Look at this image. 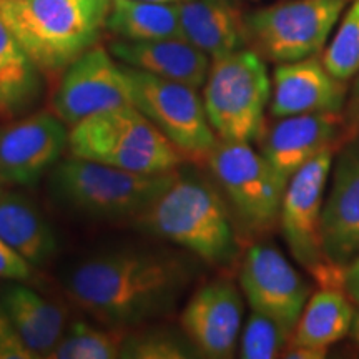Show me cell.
Returning <instances> with one entry per match:
<instances>
[{"instance_id": "29", "label": "cell", "mask_w": 359, "mask_h": 359, "mask_svg": "<svg viewBox=\"0 0 359 359\" xmlns=\"http://www.w3.org/2000/svg\"><path fill=\"white\" fill-rule=\"evenodd\" d=\"M0 303V359H35Z\"/></svg>"}, {"instance_id": "33", "label": "cell", "mask_w": 359, "mask_h": 359, "mask_svg": "<svg viewBox=\"0 0 359 359\" xmlns=\"http://www.w3.org/2000/svg\"><path fill=\"white\" fill-rule=\"evenodd\" d=\"M326 356V349L320 348H308V346H290L286 349L283 358L293 359H321Z\"/></svg>"}, {"instance_id": "34", "label": "cell", "mask_w": 359, "mask_h": 359, "mask_svg": "<svg viewBox=\"0 0 359 359\" xmlns=\"http://www.w3.org/2000/svg\"><path fill=\"white\" fill-rule=\"evenodd\" d=\"M145 2H160V4H177L182 0H145Z\"/></svg>"}, {"instance_id": "31", "label": "cell", "mask_w": 359, "mask_h": 359, "mask_svg": "<svg viewBox=\"0 0 359 359\" xmlns=\"http://www.w3.org/2000/svg\"><path fill=\"white\" fill-rule=\"evenodd\" d=\"M346 125L351 128V133L356 137L359 135V74L358 79L354 80L353 88H351V95H349V102H348V109H346Z\"/></svg>"}, {"instance_id": "26", "label": "cell", "mask_w": 359, "mask_h": 359, "mask_svg": "<svg viewBox=\"0 0 359 359\" xmlns=\"http://www.w3.org/2000/svg\"><path fill=\"white\" fill-rule=\"evenodd\" d=\"M196 349L183 334L168 327H128L120 358L128 359H187Z\"/></svg>"}, {"instance_id": "27", "label": "cell", "mask_w": 359, "mask_h": 359, "mask_svg": "<svg viewBox=\"0 0 359 359\" xmlns=\"http://www.w3.org/2000/svg\"><path fill=\"white\" fill-rule=\"evenodd\" d=\"M323 64L333 77L343 82L359 74V0H354L344 15L323 55Z\"/></svg>"}, {"instance_id": "11", "label": "cell", "mask_w": 359, "mask_h": 359, "mask_svg": "<svg viewBox=\"0 0 359 359\" xmlns=\"http://www.w3.org/2000/svg\"><path fill=\"white\" fill-rule=\"evenodd\" d=\"M128 103L123 64H116L105 48L92 47L64 70L52 97V111L72 128L88 116Z\"/></svg>"}, {"instance_id": "25", "label": "cell", "mask_w": 359, "mask_h": 359, "mask_svg": "<svg viewBox=\"0 0 359 359\" xmlns=\"http://www.w3.org/2000/svg\"><path fill=\"white\" fill-rule=\"evenodd\" d=\"M128 327L93 326L74 321L48 354L50 359H114L120 358Z\"/></svg>"}, {"instance_id": "20", "label": "cell", "mask_w": 359, "mask_h": 359, "mask_svg": "<svg viewBox=\"0 0 359 359\" xmlns=\"http://www.w3.org/2000/svg\"><path fill=\"white\" fill-rule=\"evenodd\" d=\"M0 303L37 358H48L67 330V313L22 281L8 283L0 291Z\"/></svg>"}, {"instance_id": "16", "label": "cell", "mask_w": 359, "mask_h": 359, "mask_svg": "<svg viewBox=\"0 0 359 359\" xmlns=\"http://www.w3.org/2000/svg\"><path fill=\"white\" fill-rule=\"evenodd\" d=\"M346 118L341 111H316L285 116L264 135L262 154L285 180L321 151L333 148Z\"/></svg>"}, {"instance_id": "22", "label": "cell", "mask_w": 359, "mask_h": 359, "mask_svg": "<svg viewBox=\"0 0 359 359\" xmlns=\"http://www.w3.org/2000/svg\"><path fill=\"white\" fill-rule=\"evenodd\" d=\"M354 309L338 288H323L308 299L296 325L290 346L327 349L349 333Z\"/></svg>"}, {"instance_id": "10", "label": "cell", "mask_w": 359, "mask_h": 359, "mask_svg": "<svg viewBox=\"0 0 359 359\" xmlns=\"http://www.w3.org/2000/svg\"><path fill=\"white\" fill-rule=\"evenodd\" d=\"M218 185L251 231H266L280 218L288 180L248 142L218 140L206 158Z\"/></svg>"}, {"instance_id": "28", "label": "cell", "mask_w": 359, "mask_h": 359, "mask_svg": "<svg viewBox=\"0 0 359 359\" xmlns=\"http://www.w3.org/2000/svg\"><path fill=\"white\" fill-rule=\"evenodd\" d=\"M293 333L266 314L253 311L241 336L240 356L245 359H271L280 356Z\"/></svg>"}, {"instance_id": "17", "label": "cell", "mask_w": 359, "mask_h": 359, "mask_svg": "<svg viewBox=\"0 0 359 359\" xmlns=\"http://www.w3.org/2000/svg\"><path fill=\"white\" fill-rule=\"evenodd\" d=\"M346 87L326 70L316 57L280 64L273 75V98L269 114L276 118L316 114V111H341Z\"/></svg>"}, {"instance_id": "12", "label": "cell", "mask_w": 359, "mask_h": 359, "mask_svg": "<svg viewBox=\"0 0 359 359\" xmlns=\"http://www.w3.org/2000/svg\"><path fill=\"white\" fill-rule=\"evenodd\" d=\"M70 130L50 110H40L0 130V182L32 187L69 150Z\"/></svg>"}, {"instance_id": "15", "label": "cell", "mask_w": 359, "mask_h": 359, "mask_svg": "<svg viewBox=\"0 0 359 359\" xmlns=\"http://www.w3.org/2000/svg\"><path fill=\"white\" fill-rule=\"evenodd\" d=\"M323 251L327 262L348 266L359 255V135L341 151L333 185L321 213Z\"/></svg>"}, {"instance_id": "3", "label": "cell", "mask_w": 359, "mask_h": 359, "mask_svg": "<svg viewBox=\"0 0 359 359\" xmlns=\"http://www.w3.org/2000/svg\"><path fill=\"white\" fill-rule=\"evenodd\" d=\"M111 0H0V20L40 72L65 70L95 47Z\"/></svg>"}, {"instance_id": "19", "label": "cell", "mask_w": 359, "mask_h": 359, "mask_svg": "<svg viewBox=\"0 0 359 359\" xmlns=\"http://www.w3.org/2000/svg\"><path fill=\"white\" fill-rule=\"evenodd\" d=\"M177 8L183 39L212 60L248 43L245 17L230 0H182Z\"/></svg>"}, {"instance_id": "8", "label": "cell", "mask_w": 359, "mask_h": 359, "mask_svg": "<svg viewBox=\"0 0 359 359\" xmlns=\"http://www.w3.org/2000/svg\"><path fill=\"white\" fill-rule=\"evenodd\" d=\"M331 161L333 148H327L291 177L281 201L280 222L283 236L296 262L306 268L323 288L341 290L346 266L327 262L321 240L323 195Z\"/></svg>"}, {"instance_id": "14", "label": "cell", "mask_w": 359, "mask_h": 359, "mask_svg": "<svg viewBox=\"0 0 359 359\" xmlns=\"http://www.w3.org/2000/svg\"><path fill=\"white\" fill-rule=\"evenodd\" d=\"M241 318L243 302L236 286L215 280L193 293L180 314V330L203 356L224 359L235 353Z\"/></svg>"}, {"instance_id": "13", "label": "cell", "mask_w": 359, "mask_h": 359, "mask_svg": "<svg viewBox=\"0 0 359 359\" xmlns=\"http://www.w3.org/2000/svg\"><path fill=\"white\" fill-rule=\"evenodd\" d=\"M240 283L253 311L293 333L308 303L309 285L280 250L264 243L251 246L241 263Z\"/></svg>"}, {"instance_id": "2", "label": "cell", "mask_w": 359, "mask_h": 359, "mask_svg": "<svg viewBox=\"0 0 359 359\" xmlns=\"http://www.w3.org/2000/svg\"><path fill=\"white\" fill-rule=\"evenodd\" d=\"M135 223L206 263L223 266L235 258L236 236L223 196L208 180L182 167L167 190Z\"/></svg>"}, {"instance_id": "4", "label": "cell", "mask_w": 359, "mask_h": 359, "mask_svg": "<svg viewBox=\"0 0 359 359\" xmlns=\"http://www.w3.org/2000/svg\"><path fill=\"white\" fill-rule=\"evenodd\" d=\"M138 173L69 156L48 172L47 188L58 205L95 219H135L145 212L177 177Z\"/></svg>"}, {"instance_id": "35", "label": "cell", "mask_w": 359, "mask_h": 359, "mask_svg": "<svg viewBox=\"0 0 359 359\" xmlns=\"http://www.w3.org/2000/svg\"><path fill=\"white\" fill-rule=\"evenodd\" d=\"M0 195H2V188H0Z\"/></svg>"}, {"instance_id": "24", "label": "cell", "mask_w": 359, "mask_h": 359, "mask_svg": "<svg viewBox=\"0 0 359 359\" xmlns=\"http://www.w3.org/2000/svg\"><path fill=\"white\" fill-rule=\"evenodd\" d=\"M39 69L8 27L0 20V111L15 114L39 95Z\"/></svg>"}, {"instance_id": "30", "label": "cell", "mask_w": 359, "mask_h": 359, "mask_svg": "<svg viewBox=\"0 0 359 359\" xmlns=\"http://www.w3.org/2000/svg\"><path fill=\"white\" fill-rule=\"evenodd\" d=\"M34 266L0 238V278L7 281H27Z\"/></svg>"}, {"instance_id": "23", "label": "cell", "mask_w": 359, "mask_h": 359, "mask_svg": "<svg viewBox=\"0 0 359 359\" xmlns=\"http://www.w3.org/2000/svg\"><path fill=\"white\" fill-rule=\"evenodd\" d=\"M105 29L125 40L183 39L177 4L111 0Z\"/></svg>"}, {"instance_id": "7", "label": "cell", "mask_w": 359, "mask_h": 359, "mask_svg": "<svg viewBox=\"0 0 359 359\" xmlns=\"http://www.w3.org/2000/svg\"><path fill=\"white\" fill-rule=\"evenodd\" d=\"M349 0H291L245 15L255 52L288 64L318 55Z\"/></svg>"}, {"instance_id": "18", "label": "cell", "mask_w": 359, "mask_h": 359, "mask_svg": "<svg viewBox=\"0 0 359 359\" xmlns=\"http://www.w3.org/2000/svg\"><path fill=\"white\" fill-rule=\"evenodd\" d=\"M109 52L132 69L201 88L208 77L210 57L185 39L125 40L110 43Z\"/></svg>"}, {"instance_id": "9", "label": "cell", "mask_w": 359, "mask_h": 359, "mask_svg": "<svg viewBox=\"0 0 359 359\" xmlns=\"http://www.w3.org/2000/svg\"><path fill=\"white\" fill-rule=\"evenodd\" d=\"M130 103L160 130L187 158L206 161L218 143L196 88L123 65Z\"/></svg>"}, {"instance_id": "5", "label": "cell", "mask_w": 359, "mask_h": 359, "mask_svg": "<svg viewBox=\"0 0 359 359\" xmlns=\"http://www.w3.org/2000/svg\"><path fill=\"white\" fill-rule=\"evenodd\" d=\"M69 154L138 173L172 172L187 160L132 103L74 125L69 133Z\"/></svg>"}, {"instance_id": "1", "label": "cell", "mask_w": 359, "mask_h": 359, "mask_svg": "<svg viewBox=\"0 0 359 359\" xmlns=\"http://www.w3.org/2000/svg\"><path fill=\"white\" fill-rule=\"evenodd\" d=\"M193 276L185 253L120 248L75 264L65 290L100 325L137 327L173 311Z\"/></svg>"}, {"instance_id": "21", "label": "cell", "mask_w": 359, "mask_h": 359, "mask_svg": "<svg viewBox=\"0 0 359 359\" xmlns=\"http://www.w3.org/2000/svg\"><path fill=\"white\" fill-rule=\"evenodd\" d=\"M0 238L32 266L55 257L57 236L32 200L20 193L0 195Z\"/></svg>"}, {"instance_id": "6", "label": "cell", "mask_w": 359, "mask_h": 359, "mask_svg": "<svg viewBox=\"0 0 359 359\" xmlns=\"http://www.w3.org/2000/svg\"><path fill=\"white\" fill-rule=\"evenodd\" d=\"M269 95L263 57L253 48H240L213 58L201 98L218 140L250 143L262 135Z\"/></svg>"}, {"instance_id": "32", "label": "cell", "mask_w": 359, "mask_h": 359, "mask_svg": "<svg viewBox=\"0 0 359 359\" xmlns=\"http://www.w3.org/2000/svg\"><path fill=\"white\" fill-rule=\"evenodd\" d=\"M344 290L359 306V255L344 269Z\"/></svg>"}]
</instances>
